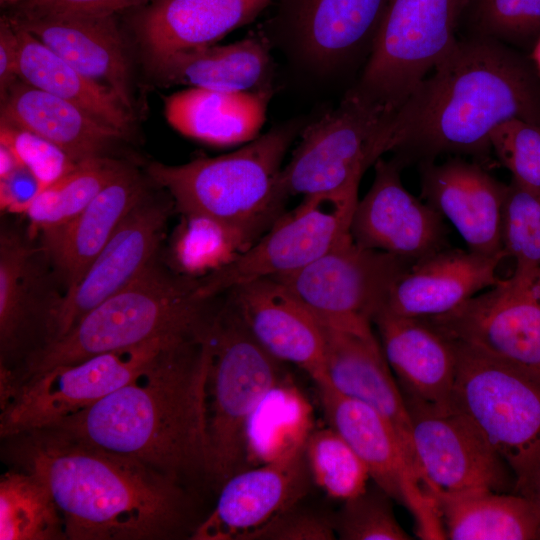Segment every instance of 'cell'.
Wrapping results in <instances>:
<instances>
[{
  "label": "cell",
  "instance_id": "f546056e",
  "mask_svg": "<svg viewBox=\"0 0 540 540\" xmlns=\"http://www.w3.org/2000/svg\"><path fill=\"white\" fill-rule=\"evenodd\" d=\"M270 97L269 87L252 91L189 87L164 98V115L182 135L232 146L257 137Z\"/></svg>",
  "mask_w": 540,
  "mask_h": 540
},
{
  "label": "cell",
  "instance_id": "277c9868",
  "mask_svg": "<svg viewBox=\"0 0 540 540\" xmlns=\"http://www.w3.org/2000/svg\"><path fill=\"white\" fill-rule=\"evenodd\" d=\"M220 296L204 298L199 277L177 271L163 252L137 278L86 313L66 334L4 372L7 387L69 365L161 337L206 334Z\"/></svg>",
  "mask_w": 540,
  "mask_h": 540
},
{
  "label": "cell",
  "instance_id": "7402d4cb",
  "mask_svg": "<svg viewBox=\"0 0 540 540\" xmlns=\"http://www.w3.org/2000/svg\"><path fill=\"white\" fill-rule=\"evenodd\" d=\"M389 0H279L274 18L301 56L332 70L369 52Z\"/></svg>",
  "mask_w": 540,
  "mask_h": 540
},
{
  "label": "cell",
  "instance_id": "f907efd6",
  "mask_svg": "<svg viewBox=\"0 0 540 540\" xmlns=\"http://www.w3.org/2000/svg\"><path fill=\"white\" fill-rule=\"evenodd\" d=\"M23 0H0L1 6L4 7H14L15 5L19 4Z\"/></svg>",
  "mask_w": 540,
  "mask_h": 540
},
{
  "label": "cell",
  "instance_id": "4fadbf2b",
  "mask_svg": "<svg viewBox=\"0 0 540 540\" xmlns=\"http://www.w3.org/2000/svg\"><path fill=\"white\" fill-rule=\"evenodd\" d=\"M414 263L360 246L350 233L305 267L274 278L322 319L372 322L385 308L393 285Z\"/></svg>",
  "mask_w": 540,
  "mask_h": 540
},
{
  "label": "cell",
  "instance_id": "f1b7e54d",
  "mask_svg": "<svg viewBox=\"0 0 540 540\" xmlns=\"http://www.w3.org/2000/svg\"><path fill=\"white\" fill-rule=\"evenodd\" d=\"M1 123L51 142L74 162L112 157L127 136L78 106L17 80L1 99Z\"/></svg>",
  "mask_w": 540,
  "mask_h": 540
},
{
  "label": "cell",
  "instance_id": "8fae6325",
  "mask_svg": "<svg viewBox=\"0 0 540 540\" xmlns=\"http://www.w3.org/2000/svg\"><path fill=\"white\" fill-rule=\"evenodd\" d=\"M358 188L304 196L228 265L199 277V292L214 298L251 280L297 271L350 234Z\"/></svg>",
  "mask_w": 540,
  "mask_h": 540
},
{
  "label": "cell",
  "instance_id": "ba28073f",
  "mask_svg": "<svg viewBox=\"0 0 540 540\" xmlns=\"http://www.w3.org/2000/svg\"><path fill=\"white\" fill-rule=\"evenodd\" d=\"M469 0H389L352 89L395 112L451 51Z\"/></svg>",
  "mask_w": 540,
  "mask_h": 540
},
{
  "label": "cell",
  "instance_id": "5bb4252c",
  "mask_svg": "<svg viewBox=\"0 0 540 540\" xmlns=\"http://www.w3.org/2000/svg\"><path fill=\"white\" fill-rule=\"evenodd\" d=\"M324 414L365 463L370 478L391 499L405 505L423 539H446L434 498L392 426L373 408L347 397L328 381L316 383Z\"/></svg>",
  "mask_w": 540,
  "mask_h": 540
},
{
  "label": "cell",
  "instance_id": "e575fe53",
  "mask_svg": "<svg viewBox=\"0 0 540 540\" xmlns=\"http://www.w3.org/2000/svg\"><path fill=\"white\" fill-rule=\"evenodd\" d=\"M58 507L46 485L33 473L13 468L0 479V539H65Z\"/></svg>",
  "mask_w": 540,
  "mask_h": 540
},
{
  "label": "cell",
  "instance_id": "c3c4849f",
  "mask_svg": "<svg viewBox=\"0 0 540 540\" xmlns=\"http://www.w3.org/2000/svg\"><path fill=\"white\" fill-rule=\"evenodd\" d=\"M526 497L532 501L540 520V470Z\"/></svg>",
  "mask_w": 540,
  "mask_h": 540
},
{
  "label": "cell",
  "instance_id": "816d5d0a",
  "mask_svg": "<svg viewBox=\"0 0 540 540\" xmlns=\"http://www.w3.org/2000/svg\"><path fill=\"white\" fill-rule=\"evenodd\" d=\"M532 284L535 287L537 293L540 295V272L532 279Z\"/></svg>",
  "mask_w": 540,
  "mask_h": 540
},
{
  "label": "cell",
  "instance_id": "ffe728a7",
  "mask_svg": "<svg viewBox=\"0 0 540 540\" xmlns=\"http://www.w3.org/2000/svg\"><path fill=\"white\" fill-rule=\"evenodd\" d=\"M224 294L269 354L298 366L315 384L327 381L321 323L284 283L274 277L260 278Z\"/></svg>",
  "mask_w": 540,
  "mask_h": 540
},
{
  "label": "cell",
  "instance_id": "7dc6e473",
  "mask_svg": "<svg viewBox=\"0 0 540 540\" xmlns=\"http://www.w3.org/2000/svg\"><path fill=\"white\" fill-rule=\"evenodd\" d=\"M18 39L8 15L0 19V95L5 97L9 89L19 80Z\"/></svg>",
  "mask_w": 540,
  "mask_h": 540
},
{
  "label": "cell",
  "instance_id": "cb8c5ba5",
  "mask_svg": "<svg viewBox=\"0 0 540 540\" xmlns=\"http://www.w3.org/2000/svg\"><path fill=\"white\" fill-rule=\"evenodd\" d=\"M153 186L147 174L129 162L71 220L34 233L65 292L81 280L128 212Z\"/></svg>",
  "mask_w": 540,
  "mask_h": 540
},
{
  "label": "cell",
  "instance_id": "e0dca14e",
  "mask_svg": "<svg viewBox=\"0 0 540 540\" xmlns=\"http://www.w3.org/2000/svg\"><path fill=\"white\" fill-rule=\"evenodd\" d=\"M155 188L154 184L128 212L81 280L65 292L51 342L137 278L163 252L167 224L176 210L171 196L163 189L156 193Z\"/></svg>",
  "mask_w": 540,
  "mask_h": 540
},
{
  "label": "cell",
  "instance_id": "ee69618b",
  "mask_svg": "<svg viewBox=\"0 0 540 540\" xmlns=\"http://www.w3.org/2000/svg\"><path fill=\"white\" fill-rule=\"evenodd\" d=\"M335 535L333 518L294 505L247 535L244 540H332Z\"/></svg>",
  "mask_w": 540,
  "mask_h": 540
},
{
  "label": "cell",
  "instance_id": "484cf974",
  "mask_svg": "<svg viewBox=\"0 0 540 540\" xmlns=\"http://www.w3.org/2000/svg\"><path fill=\"white\" fill-rule=\"evenodd\" d=\"M505 255L445 247L418 261L393 285L385 308L393 314L428 318L448 313L494 287Z\"/></svg>",
  "mask_w": 540,
  "mask_h": 540
},
{
  "label": "cell",
  "instance_id": "83f0119b",
  "mask_svg": "<svg viewBox=\"0 0 540 540\" xmlns=\"http://www.w3.org/2000/svg\"><path fill=\"white\" fill-rule=\"evenodd\" d=\"M10 17L133 113L131 68L116 15Z\"/></svg>",
  "mask_w": 540,
  "mask_h": 540
},
{
  "label": "cell",
  "instance_id": "5b68a950",
  "mask_svg": "<svg viewBox=\"0 0 540 540\" xmlns=\"http://www.w3.org/2000/svg\"><path fill=\"white\" fill-rule=\"evenodd\" d=\"M296 131L275 127L236 151L181 165L151 162L146 174L182 217L209 219L247 249L284 213L282 162Z\"/></svg>",
  "mask_w": 540,
  "mask_h": 540
},
{
  "label": "cell",
  "instance_id": "681fc988",
  "mask_svg": "<svg viewBox=\"0 0 540 540\" xmlns=\"http://www.w3.org/2000/svg\"><path fill=\"white\" fill-rule=\"evenodd\" d=\"M532 60H533V66L540 78V35L537 38L533 51H532Z\"/></svg>",
  "mask_w": 540,
  "mask_h": 540
},
{
  "label": "cell",
  "instance_id": "b9f144b4",
  "mask_svg": "<svg viewBox=\"0 0 540 540\" xmlns=\"http://www.w3.org/2000/svg\"><path fill=\"white\" fill-rule=\"evenodd\" d=\"M491 148L519 183L540 191V125L510 119L490 136Z\"/></svg>",
  "mask_w": 540,
  "mask_h": 540
},
{
  "label": "cell",
  "instance_id": "8d00e7d4",
  "mask_svg": "<svg viewBox=\"0 0 540 540\" xmlns=\"http://www.w3.org/2000/svg\"><path fill=\"white\" fill-rule=\"evenodd\" d=\"M304 454L310 477L329 497L344 502L367 489L365 463L331 426L312 430Z\"/></svg>",
  "mask_w": 540,
  "mask_h": 540
},
{
  "label": "cell",
  "instance_id": "3957f363",
  "mask_svg": "<svg viewBox=\"0 0 540 540\" xmlns=\"http://www.w3.org/2000/svg\"><path fill=\"white\" fill-rule=\"evenodd\" d=\"M211 330L168 345L137 377L48 427L180 482L206 476Z\"/></svg>",
  "mask_w": 540,
  "mask_h": 540
},
{
  "label": "cell",
  "instance_id": "44dd1931",
  "mask_svg": "<svg viewBox=\"0 0 540 540\" xmlns=\"http://www.w3.org/2000/svg\"><path fill=\"white\" fill-rule=\"evenodd\" d=\"M304 447L243 469L222 485L212 512L194 529V540H244L305 494L309 477Z\"/></svg>",
  "mask_w": 540,
  "mask_h": 540
},
{
  "label": "cell",
  "instance_id": "ac0fdd59",
  "mask_svg": "<svg viewBox=\"0 0 540 540\" xmlns=\"http://www.w3.org/2000/svg\"><path fill=\"white\" fill-rule=\"evenodd\" d=\"M318 319L325 341L327 381L339 393L373 408L392 426L421 478L410 413L373 334L372 322Z\"/></svg>",
  "mask_w": 540,
  "mask_h": 540
},
{
  "label": "cell",
  "instance_id": "7c38bea8",
  "mask_svg": "<svg viewBox=\"0 0 540 540\" xmlns=\"http://www.w3.org/2000/svg\"><path fill=\"white\" fill-rule=\"evenodd\" d=\"M65 294L29 224L2 219L0 227V359L12 370L51 342Z\"/></svg>",
  "mask_w": 540,
  "mask_h": 540
},
{
  "label": "cell",
  "instance_id": "30bf717a",
  "mask_svg": "<svg viewBox=\"0 0 540 540\" xmlns=\"http://www.w3.org/2000/svg\"><path fill=\"white\" fill-rule=\"evenodd\" d=\"M195 337H161L62 365L1 390L0 432L8 438L85 410L141 374L168 345Z\"/></svg>",
  "mask_w": 540,
  "mask_h": 540
},
{
  "label": "cell",
  "instance_id": "d590c367",
  "mask_svg": "<svg viewBox=\"0 0 540 540\" xmlns=\"http://www.w3.org/2000/svg\"><path fill=\"white\" fill-rule=\"evenodd\" d=\"M129 162L115 157L81 161L43 188L24 212L33 233L64 224L81 212Z\"/></svg>",
  "mask_w": 540,
  "mask_h": 540
},
{
  "label": "cell",
  "instance_id": "bcb514c9",
  "mask_svg": "<svg viewBox=\"0 0 540 540\" xmlns=\"http://www.w3.org/2000/svg\"><path fill=\"white\" fill-rule=\"evenodd\" d=\"M42 190L37 178L23 165L0 178L1 209L10 214L23 215L34 197Z\"/></svg>",
  "mask_w": 540,
  "mask_h": 540
},
{
  "label": "cell",
  "instance_id": "8992f818",
  "mask_svg": "<svg viewBox=\"0 0 540 540\" xmlns=\"http://www.w3.org/2000/svg\"><path fill=\"white\" fill-rule=\"evenodd\" d=\"M281 361L250 334L226 299L211 330L206 380L207 475L217 487L248 464V428L256 410L287 376Z\"/></svg>",
  "mask_w": 540,
  "mask_h": 540
},
{
  "label": "cell",
  "instance_id": "60d3db41",
  "mask_svg": "<svg viewBox=\"0 0 540 540\" xmlns=\"http://www.w3.org/2000/svg\"><path fill=\"white\" fill-rule=\"evenodd\" d=\"M390 497L379 487L366 489L344 501L333 518L336 535L343 540H409L411 537L398 523Z\"/></svg>",
  "mask_w": 540,
  "mask_h": 540
},
{
  "label": "cell",
  "instance_id": "52a82bcc",
  "mask_svg": "<svg viewBox=\"0 0 540 540\" xmlns=\"http://www.w3.org/2000/svg\"><path fill=\"white\" fill-rule=\"evenodd\" d=\"M452 342L456 373L451 406L499 454L513 474L514 491L526 496L540 470V378Z\"/></svg>",
  "mask_w": 540,
  "mask_h": 540
},
{
  "label": "cell",
  "instance_id": "d6a6232c",
  "mask_svg": "<svg viewBox=\"0 0 540 540\" xmlns=\"http://www.w3.org/2000/svg\"><path fill=\"white\" fill-rule=\"evenodd\" d=\"M429 494L435 500L448 539H540V520L526 496L490 490Z\"/></svg>",
  "mask_w": 540,
  "mask_h": 540
},
{
  "label": "cell",
  "instance_id": "4dcf8cb0",
  "mask_svg": "<svg viewBox=\"0 0 540 540\" xmlns=\"http://www.w3.org/2000/svg\"><path fill=\"white\" fill-rule=\"evenodd\" d=\"M150 67L163 85L252 91L266 88L271 56L268 41L258 35L227 45L174 52Z\"/></svg>",
  "mask_w": 540,
  "mask_h": 540
},
{
  "label": "cell",
  "instance_id": "9a60e30c",
  "mask_svg": "<svg viewBox=\"0 0 540 540\" xmlns=\"http://www.w3.org/2000/svg\"><path fill=\"white\" fill-rule=\"evenodd\" d=\"M414 452L428 493L506 492L515 480L504 460L462 414L406 400Z\"/></svg>",
  "mask_w": 540,
  "mask_h": 540
},
{
  "label": "cell",
  "instance_id": "9c48e42d",
  "mask_svg": "<svg viewBox=\"0 0 540 540\" xmlns=\"http://www.w3.org/2000/svg\"><path fill=\"white\" fill-rule=\"evenodd\" d=\"M393 112L356 91L307 126L282 169L287 196L359 188L364 172L388 152V121Z\"/></svg>",
  "mask_w": 540,
  "mask_h": 540
},
{
  "label": "cell",
  "instance_id": "836d02e7",
  "mask_svg": "<svg viewBox=\"0 0 540 540\" xmlns=\"http://www.w3.org/2000/svg\"><path fill=\"white\" fill-rule=\"evenodd\" d=\"M286 377L256 410L248 428V464L260 465L305 446L312 432V409L299 389Z\"/></svg>",
  "mask_w": 540,
  "mask_h": 540
},
{
  "label": "cell",
  "instance_id": "f35d334b",
  "mask_svg": "<svg viewBox=\"0 0 540 540\" xmlns=\"http://www.w3.org/2000/svg\"><path fill=\"white\" fill-rule=\"evenodd\" d=\"M501 243L515 262L513 275L531 281L540 272V191L513 178L503 203Z\"/></svg>",
  "mask_w": 540,
  "mask_h": 540
},
{
  "label": "cell",
  "instance_id": "d4e9b609",
  "mask_svg": "<svg viewBox=\"0 0 540 540\" xmlns=\"http://www.w3.org/2000/svg\"><path fill=\"white\" fill-rule=\"evenodd\" d=\"M273 0H150L130 11L152 63L174 52L215 44L254 20Z\"/></svg>",
  "mask_w": 540,
  "mask_h": 540
},
{
  "label": "cell",
  "instance_id": "6da1fadb",
  "mask_svg": "<svg viewBox=\"0 0 540 540\" xmlns=\"http://www.w3.org/2000/svg\"><path fill=\"white\" fill-rule=\"evenodd\" d=\"M540 125V78L522 55L499 41L469 36L451 51L392 113L395 159L403 166L443 154L486 157L501 123Z\"/></svg>",
  "mask_w": 540,
  "mask_h": 540
},
{
  "label": "cell",
  "instance_id": "7bdbcfd3",
  "mask_svg": "<svg viewBox=\"0 0 540 540\" xmlns=\"http://www.w3.org/2000/svg\"><path fill=\"white\" fill-rule=\"evenodd\" d=\"M0 143L12 150L18 162L37 178L42 189L70 172L77 164L51 142L5 123H1Z\"/></svg>",
  "mask_w": 540,
  "mask_h": 540
},
{
  "label": "cell",
  "instance_id": "ab89813d",
  "mask_svg": "<svg viewBox=\"0 0 540 540\" xmlns=\"http://www.w3.org/2000/svg\"><path fill=\"white\" fill-rule=\"evenodd\" d=\"M475 36L523 43L540 35V0H469Z\"/></svg>",
  "mask_w": 540,
  "mask_h": 540
},
{
  "label": "cell",
  "instance_id": "d6986e66",
  "mask_svg": "<svg viewBox=\"0 0 540 540\" xmlns=\"http://www.w3.org/2000/svg\"><path fill=\"white\" fill-rule=\"evenodd\" d=\"M401 168L395 158L376 161L373 183L356 204L350 233L360 246L416 262L448 247L444 218L406 190Z\"/></svg>",
  "mask_w": 540,
  "mask_h": 540
},
{
  "label": "cell",
  "instance_id": "4316f807",
  "mask_svg": "<svg viewBox=\"0 0 540 540\" xmlns=\"http://www.w3.org/2000/svg\"><path fill=\"white\" fill-rule=\"evenodd\" d=\"M384 356L405 390L404 398L440 409L452 408L456 351L452 340L426 318L386 310L372 320Z\"/></svg>",
  "mask_w": 540,
  "mask_h": 540
},
{
  "label": "cell",
  "instance_id": "603a6c76",
  "mask_svg": "<svg viewBox=\"0 0 540 540\" xmlns=\"http://www.w3.org/2000/svg\"><path fill=\"white\" fill-rule=\"evenodd\" d=\"M421 196L446 218L468 250L483 255H505L501 221L506 184L482 166L461 158L420 165Z\"/></svg>",
  "mask_w": 540,
  "mask_h": 540
},
{
  "label": "cell",
  "instance_id": "7a4b0ae2",
  "mask_svg": "<svg viewBox=\"0 0 540 540\" xmlns=\"http://www.w3.org/2000/svg\"><path fill=\"white\" fill-rule=\"evenodd\" d=\"M5 439L15 467L50 491L66 539H167L185 526L189 502L182 482L133 458L49 427Z\"/></svg>",
  "mask_w": 540,
  "mask_h": 540
},
{
  "label": "cell",
  "instance_id": "f6af8a7d",
  "mask_svg": "<svg viewBox=\"0 0 540 540\" xmlns=\"http://www.w3.org/2000/svg\"><path fill=\"white\" fill-rule=\"evenodd\" d=\"M150 0H23L10 16L34 19L49 16H106L130 11Z\"/></svg>",
  "mask_w": 540,
  "mask_h": 540
},
{
  "label": "cell",
  "instance_id": "1f68e13d",
  "mask_svg": "<svg viewBox=\"0 0 540 540\" xmlns=\"http://www.w3.org/2000/svg\"><path fill=\"white\" fill-rule=\"evenodd\" d=\"M10 19L18 39L20 80L78 106L127 137L131 134L134 115L109 89L78 72Z\"/></svg>",
  "mask_w": 540,
  "mask_h": 540
},
{
  "label": "cell",
  "instance_id": "2e32d148",
  "mask_svg": "<svg viewBox=\"0 0 540 540\" xmlns=\"http://www.w3.org/2000/svg\"><path fill=\"white\" fill-rule=\"evenodd\" d=\"M442 334L540 378V295L515 275L456 309L426 318Z\"/></svg>",
  "mask_w": 540,
  "mask_h": 540
},
{
  "label": "cell",
  "instance_id": "74e56055",
  "mask_svg": "<svg viewBox=\"0 0 540 540\" xmlns=\"http://www.w3.org/2000/svg\"><path fill=\"white\" fill-rule=\"evenodd\" d=\"M245 250L236 236L217 223L182 217L165 257L177 271L201 277L228 265Z\"/></svg>",
  "mask_w": 540,
  "mask_h": 540
}]
</instances>
